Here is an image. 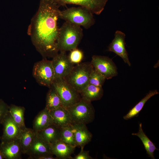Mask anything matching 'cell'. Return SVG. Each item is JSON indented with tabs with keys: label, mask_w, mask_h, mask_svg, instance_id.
I'll use <instances>...</instances> for the list:
<instances>
[{
	"label": "cell",
	"mask_w": 159,
	"mask_h": 159,
	"mask_svg": "<svg viewBox=\"0 0 159 159\" xmlns=\"http://www.w3.org/2000/svg\"><path fill=\"white\" fill-rule=\"evenodd\" d=\"M60 7L49 0H40L28 28L27 33L32 44L44 58H52L58 53L57 44Z\"/></svg>",
	"instance_id": "6da1fadb"
},
{
	"label": "cell",
	"mask_w": 159,
	"mask_h": 159,
	"mask_svg": "<svg viewBox=\"0 0 159 159\" xmlns=\"http://www.w3.org/2000/svg\"><path fill=\"white\" fill-rule=\"evenodd\" d=\"M83 36L81 26L65 21L59 28L57 44V50L66 52L77 48Z\"/></svg>",
	"instance_id": "7a4b0ae2"
},
{
	"label": "cell",
	"mask_w": 159,
	"mask_h": 159,
	"mask_svg": "<svg viewBox=\"0 0 159 159\" xmlns=\"http://www.w3.org/2000/svg\"><path fill=\"white\" fill-rule=\"evenodd\" d=\"M93 14L88 9L79 6L60 10L59 18L64 20L65 21L88 29L95 23Z\"/></svg>",
	"instance_id": "3957f363"
},
{
	"label": "cell",
	"mask_w": 159,
	"mask_h": 159,
	"mask_svg": "<svg viewBox=\"0 0 159 159\" xmlns=\"http://www.w3.org/2000/svg\"><path fill=\"white\" fill-rule=\"evenodd\" d=\"M94 69L90 62L77 64L64 78L79 93L89 84L90 74Z\"/></svg>",
	"instance_id": "277c9868"
},
{
	"label": "cell",
	"mask_w": 159,
	"mask_h": 159,
	"mask_svg": "<svg viewBox=\"0 0 159 159\" xmlns=\"http://www.w3.org/2000/svg\"><path fill=\"white\" fill-rule=\"evenodd\" d=\"M66 108L70 115L72 124L87 125L94 119L95 110L91 102L82 98L78 102Z\"/></svg>",
	"instance_id": "5b68a950"
},
{
	"label": "cell",
	"mask_w": 159,
	"mask_h": 159,
	"mask_svg": "<svg viewBox=\"0 0 159 159\" xmlns=\"http://www.w3.org/2000/svg\"><path fill=\"white\" fill-rule=\"evenodd\" d=\"M60 97L63 106L69 107L79 101L81 97L76 90L64 78L54 79L52 86Z\"/></svg>",
	"instance_id": "8992f818"
},
{
	"label": "cell",
	"mask_w": 159,
	"mask_h": 159,
	"mask_svg": "<svg viewBox=\"0 0 159 159\" xmlns=\"http://www.w3.org/2000/svg\"><path fill=\"white\" fill-rule=\"evenodd\" d=\"M32 74L39 85L49 88L51 87L54 79V73L51 60L43 59L35 63Z\"/></svg>",
	"instance_id": "52a82bcc"
},
{
	"label": "cell",
	"mask_w": 159,
	"mask_h": 159,
	"mask_svg": "<svg viewBox=\"0 0 159 159\" xmlns=\"http://www.w3.org/2000/svg\"><path fill=\"white\" fill-rule=\"evenodd\" d=\"M94 68L109 80L118 75L117 67L109 57L105 56L94 55L90 62Z\"/></svg>",
	"instance_id": "ba28073f"
},
{
	"label": "cell",
	"mask_w": 159,
	"mask_h": 159,
	"mask_svg": "<svg viewBox=\"0 0 159 159\" xmlns=\"http://www.w3.org/2000/svg\"><path fill=\"white\" fill-rule=\"evenodd\" d=\"M52 58L51 61L54 73V79L64 78L71 72L74 64L70 61L65 52H60Z\"/></svg>",
	"instance_id": "9c48e42d"
},
{
	"label": "cell",
	"mask_w": 159,
	"mask_h": 159,
	"mask_svg": "<svg viewBox=\"0 0 159 159\" xmlns=\"http://www.w3.org/2000/svg\"><path fill=\"white\" fill-rule=\"evenodd\" d=\"M60 7L74 4L85 7L93 14L100 15L103 10L108 0H49Z\"/></svg>",
	"instance_id": "30bf717a"
},
{
	"label": "cell",
	"mask_w": 159,
	"mask_h": 159,
	"mask_svg": "<svg viewBox=\"0 0 159 159\" xmlns=\"http://www.w3.org/2000/svg\"><path fill=\"white\" fill-rule=\"evenodd\" d=\"M1 124L3 126V133L0 138L1 142L19 139L22 130L13 120L9 112Z\"/></svg>",
	"instance_id": "8fae6325"
},
{
	"label": "cell",
	"mask_w": 159,
	"mask_h": 159,
	"mask_svg": "<svg viewBox=\"0 0 159 159\" xmlns=\"http://www.w3.org/2000/svg\"><path fill=\"white\" fill-rule=\"evenodd\" d=\"M125 34L121 31L117 30L115 34V37L109 44L108 51L112 52L121 57L124 62L129 66L131 64L125 48Z\"/></svg>",
	"instance_id": "7c38bea8"
},
{
	"label": "cell",
	"mask_w": 159,
	"mask_h": 159,
	"mask_svg": "<svg viewBox=\"0 0 159 159\" xmlns=\"http://www.w3.org/2000/svg\"><path fill=\"white\" fill-rule=\"evenodd\" d=\"M29 159H37L47 155H53L51 153L50 145L44 141L37 135L26 154Z\"/></svg>",
	"instance_id": "4fadbf2b"
},
{
	"label": "cell",
	"mask_w": 159,
	"mask_h": 159,
	"mask_svg": "<svg viewBox=\"0 0 159 159\" xmlns=\"http://www.w3.org/2000/svg\"><path fill=\"white\" fill-rule=\"evenodd\" d=\"M86 125L72 124V131L77 146L83 149L86 145L91 141L92 134L88 130Z\"/></svg>",
	"instance_id": "5bb4252c"
},
{
	"label": "cell",
	"mask_w": 159,
	"mask_h": 159,
	"mask_svg": "<svg viewBox=\"0 0 159 159\" xmlns=\"http://www.w3.org/2000/svg\"><path fill=\"white\" fill-rule=\"evenodd\" d=\"M0 148L6 159H20L22 153L19 139L8 142H1Z\"/></svg>",
	"instance_id": "9a60e30c"
},
{
	"label": "cell",
	"mask_w": 159,
	"mask_h": 159,
	"mask_svg": "<svg viewBox=\"0 0 159 159\" xmlns=\"http://www.w3.org/2000/svg\"><path fill=\"white\" fill-rule=\"evenodd\" d=\"M49 145L52 153L57 159H73L71 155L76 147L67 144L60 140Z\"/></svg>",
	"instance_id": "2e32d148"
},
{
	"label": "cell",
	"mask_w": 159,
	"mask_h": 159,
	"mask_svg": "<svg viewBox=\"0 0 159 159\" xmlns=\"http://www.w3.org/2000/svg\"><path fill=\"white\" fill-rule=\"evenodd\" d=\"M61 127L53 123L36 132L37 135L49 144L60 140Z\"/></svg>",
	"instance_id": "e0dca14e"
},
{
	"label": "cell",
	"mask_w": 159,
	"mask_h": 159,
	"mask_svg": "<svg viewBox=\"0 0 159 159\" xmlns=\"http://www.w3.org/2000/svg\"><path fill=\"white\" fill-rule=\"evenodd\" d=\"M53 123L62 127L72 124L70 115L67 109L63 107L49 111Z\"/></svg>",
	"instance_id": "ac0fdd59"
},
{
	"label": "cell",
	"mask_w": 159,
	"mask_h": 159,
	"mask_svg": "<svg viewBox=\"0 0 159 159\" xmlns=\"http://www.w3.org/2000/svg\"><path fill=\"white\" fill-rule=\"evenodd\" d=\"M53 123L49 111L45 108L40 111L33 122V129L36 132L42 130Z\"/></svg>",
	"instance_id": "d6986e66"
},
{
	"label": "cell",
	"mask_w": 159,
	"mask_h": 159,
	"mask_svg": "<svg viewBox=\"0 0 159 159\" xmlns=\"http://www.w3.org/2000/svg\"><path fill=\"white\" fill-rule=\"evenodd\" d=\"M80 93L81 98L91 102L100 99L104 91L102 87L89 84Z\"/></svg>",
	"instance_id": "ffe728a7"
},
{
	"label": "cell",
	"mask_w": 159,
	"mask_h": 159,
	"mask_svg": "<svg viewBox=\"0 0 159 159\" xmlns=\"http://www.w3.org/2000/svg\"><path fill=\"white\" fill-rule=\"evenodd\" d=\"M132 135H135L140 138L143 145L148 157L152 159H155L154 153L156 150H159L155 144L146 135L142 128V123L139 124V130L137 133H132Z\"/></svg>",
	"instance_id": "44dd1931"
},
{
	"label": "cell",
	"mask_w": 159,
	"mask_h": 159,
	"mask_svg": "<svg viewBox=\"0 0 159 159\" xmlns=\"http://www.w3.org/2000/svg\"><path fill=\"white\" fill-rule=\"evenodd\" d=\"M156 90L150 91L146 96L141 100L128 112L123 117L125 120H127L134 117H138L139 113L143 108L145 104L151 97L159 94Z\"/></svg>",
	"instance_id": "7402d4cb"
},
{
	"label": "cell",
	"mask_w": 159,
	"mask_h": 159,
	"mask_svg": "<svg viewBox=\"0 0 159 159\" xmlns=\"http://www.w3.org/2000/svg\"><path fill=\"white\" fill-rule=\"evenodd\" d=\"M36 135L33 129L26 127L22 131L19 140L23 154H26Z\"/></svg>",
	"instance_id": "603a6c76"
},
{
	"label": "cell",
	"mask_w": 159,
	"mask_h": 159,
	"mask_svg": "<svg viewBox=\"0 0 159 159\" xmlns=\"http://www.w3.org/2000/svg\"><path fill=\"white\" fill-rule=\"evenodd\" d=\"M25 108L23 107L11 104L9 106V112L15 123L22 130L26 128L24 122Z\"/></svg>",
	"instance_id": "cb8c5ba5"
},
{
	"label": "cell",
	"mask_w": 159,
	"mask_h": 159,
	"mask_svg": "<svg viewBox=\"0 0 159 159\" xmlns=\"http://www.w3.org/2000/svg\"><path fill=\"white\" fill-rule=\"evenodd\" d=\"M47 93L45 107L49 111L63 107L61 99L57 92L51 86Z\"/></svg>",
	"instance_id": "d4e9b609"
},
{
	"label": "cell",
	"mask_w": 159,
	"mask_h": 159,
	"mask_svg": "<svg viewBox=\"0 0 159 159\" xmlns=\"http://www.w3.org/2000/svg\"><path fill=\"white\" fill-rule=\"evenodd\" d=\"M60 140L67 144L77 147L72 124L61 127Z\"/></svg>",
	"instance_id": "484cf974"
},
{
	"label": "cell",
	"mask_w": 159,
	"mask_h": 159,
	"mask_svg": "<svg viewBox=\"0 0 159 159\" xmlns=\"http://www.w3.org/2000/svg\"><path fill=\"white\" fill-rule=\"evenodd\" d=\"M106 80L105 77L103 75L94 68L90 76L89 84L102 87Z\"/></svg>",
	"instance_id": "4316f807"
},
{
	"label": "cell",
	"mask_w": 159,
	"mask_h": 159,
	"mask_svg": "<svg viewBox=\"0 0 159 159\" xmlns=\"http://www.w3.org/2000/svg\"><path fill=\"white\" fill-rule=\"evenodd\" d=\"M83 56L82 52L76 48L71 51L68 57L70 62L74 64L80 63L83 59Z\"/></svg>",
	"instance_id": "83f0119b"
},
{
	"label": "cell",
	"mask_w": 159,
	"mask_h": 159,
	"mask_svg": "<svg viewBox=\"0 0 159 159\" xmlns=\"http://www.w3.org/2000/svg\"><path fill=\"white\" fill-rule=\"evenodd\" d=\"M9 112V106L0 99V124L5 117Z\"/></svg>",
	"instance_id": "f1b7e54d"
},
{
	"label": "cell",
	"mask_w": 159,
	"mask_h": 159,
	"mask_svg": "<svg viewBox=\"0 0 159 159\" xmlns=\"http://www.w3.org/2000/svg\"><path fill=\"white\" fill-rule=\"evenodd\" d=\"M89 151L84 150L83 149H81L80 152L76 155L73 159H92L89 154Z\"/></svg>",
	"instance_id": "f546056e"
},
{
	"label": "cell",
	"mask_w": 159,
	"mask_h": 159,
	"mask_svg": "<svg viewBox=\"0 0 159 159\" xmlns=\"http://www.w3.org/2000/svg\"><path fill=\"white\" fill-rule=\"evenodd\" d=\"M53 155H47L41 156L38 158L37 159H56L57 158H55L53 156Z\"/></svg>",
	"instance_id": "4dcf8cb0"
},
{
	"label": "cell",
	"mask_w": 159,
	"mask_h": 159,
	"mask_svg": "<svg viewBox=\"0 0 159 159\" xmlns=\"http://www.w3.org/2000/svg\"><path fill=\"white\" fill-rule=\"evenodd\" d=\"M4 159V158L0 148V159Z\"/></svg>",
	"instance_id": "1f68e13d"
}]
</instances>
